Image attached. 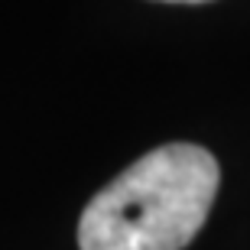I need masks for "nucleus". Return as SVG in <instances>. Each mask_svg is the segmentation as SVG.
Segmentation results:
<instances>
[{"label": "nucleus", "mask_w": 250, "mask_h": 250, "mask_svg": "<svg viewBox=\"0 0 250 250\" xmlns=\"http://www.w3.org/2000/svg\"><path fill=\"white\" fill-rule=\"evenodd\" d=\"M208 149L169 143L111 179L78 221L82 250H182L208 218L218 192Z\"/></svg>", "instance_id": "1"}, {"label": "nucleus", "mask_w": 250, "mask_h": 250, "mask_svg": "<svg viewBox=\"0 0 250 250\" xmlns=\"http://www.w3.org/2000/svg\"><path fill=\"white\" fill-rule=\"evenodd\" d=\"M169 3H205V0H169Z\"/></svg>", "instance_id": "2"}]
</instances>
